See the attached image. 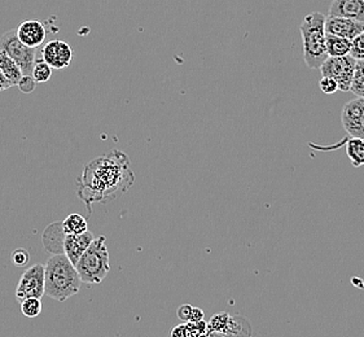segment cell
I'll list each match as a JSON object with an SVG mask.
<instances>
[{
  "instance_id": "6da1fadb",
  "label": "cell",
  "mask_w": 364,
  "mask_h": 337,
  "mask_svg": "<svg viewBox=\"0 0 364 337\" xmlns=\"http://www.w3.org/2000/svg\"><path fill=\"white\" fill-rule=\"evenodd\" d=\"M135 182L129 156L112 151L88 162L78 179V198L87 206L88 214L95 203H108L130 190Z\"/></svg>"
},
{
  "instance_id": "7a4b0ae2",
  "label": "cell",
  "mask_w": 364,
  "mask_h": 337,
  "mask_svg": "<svg viewBox=\"0 0 364 337\" xmlns=\"http://www.w3.org/2000/svg\"><path fill=\"white\" fill-rule=\"evenodd\" d=\"M82 279L65 255H53L46 264V296L64 302L80 291Z\"/></svg>"
},
{
  "instance_id": "3957f363",
  "label": "cell",
  "mask_w": 364,
  "mask_h": 337,
  "mask_svg": "<svg viewBox=\"0 0 364 337\" xmlns=\"http://www.w3.org/2000/svg\"><path fill=\"white\" fill-rule=\"evenodd\" d=\"M326 20L327 17L321 12H313L304 18L299 26L302 36L304 60L310 69H321L324 61L329 58Z\"/></svg>"
},
{
  "instance_id": "277c9868",
  "label": "cell",
  "mask_w": 364,
  "mask_h": 337,
  "mask_svg": "<svg viewBox=\"0 0 364 337\" xmlns=\"http://www.w3.org/2000/svg\"><path fill=\"white\" fill-rule=\"evenodd\" d=\"M105 240L107 239L102 235L96 237L75 264L85 284H99L109 274V252Z\"/></svg>"
},
{
  "instance_id": "5b68a950",
  "label": "cell",
  "mask_w": 364,
  "mask_h": 337,
  "mask_svg": "<svg viewBox=\"0 0 364 337\" xmlns=\"http://www.w3.org/2000/svg\"><path fill=\"white\" fill-rule=\"evenodd\" d=\"M0 51H4L21 68L23 75H30L33 73V68L37 61L36 48L22 43L20 38L17 37L16 29L8 30L0 38Z\"/></svg>"
},
{
  "instance_id": "8992f818",
  "label": "cell",
  "mask_w": 364,
  "mask_h": 337,
  "mask_svg": "<svg viewBox=\"0 0 364 337\" xmlns=\"http://www.w3.org/2000/svg\"><path fill=\"white\" fill-rule=\"evenodd\" d=\"M358 60L354 59L351 55L341 56V58H328L324 64L321 65V72L323 77H331L338 83V90L343 92H348L351 88L354 72L357 66Z\"/></svg>"
},
{
  "instance_id": "52a82bcc",
  "label": "cell",
  "mask_w": 364,
  "mask_h": 337,
  "mask_svg": "<svg viewBox=\"0 0 364 337\" xmlns=\"http://www.w3.org/2000/svg\"><path fill=\"white\" fill-rule=\"evenodd\" d=\"M16 300L42 299L46 294V264H37L25 270L16 288Z\"/></svg>"
},
{
  "instance_id": "ba28073f",
  "label": "cell",
  "mask_w": 364,
  "mask_h": 337,
  "mask_svg": "<svg viewBox=\"0 0 364 337\" xmlns=\"http://www.w3.org/2000/svg\"><path fill=\"white\" fill-rule=\"evenodd\" d=\"M341 122L351 138L364 139V97H357L343 105Z\"/></svg>"
},
{
  "instance_id": "9c48e42d",
  "label": "cell",
  "mask_w": 364,
  "mask_h": 337,
  "mask_svg": "<svg viewBox=\"0 0 364 337\" xmlns=\"http://www.w3.org/2000/svg\"><path fill=\"white\" fill-rule=\"evenodd\" d=\"M41 58L46 63H48L53 69H64L73 61V48L64 41L53 39L44 44Z\"/></svg>"
},
{
  "instance_id": "30bf717a",
  "label": "cell",
  "mask_w": 364,
  "mask_h": 337,
  "mask_svg": "<svg viewBox=\"0 0 364 337\" xmlns=\"http://www.w3.org/2000/svg\"><path fill=\"white\" fill-rule=\"evenodd\" d=\"M326 33L329 36H335V37L345 38V39L353 41L358 36L364 33V22L350 20V18H343V17L327 16Z\"/></svg>"
},
{
  "instance_id": "8fae6325",
  "label": "cell",
  "mask_w": 364,
  "mask_h": 337,
  "mask_svg": "<svg viewBox=\"0 0 364 337\" xmlns=\"http://www.w3.org/2000/svg\"><path fill=\"white\" fill-rule=\"evenodd\" d=\"M16 31L22 43L31 48H38L39 46H42L47 37L46 28L39 20H25L18 25Z\"/></svg>"
},
{
  "instance_id": "7c38bea8",
  "label": "cell",
  "mask_w": 364,
  "mask_h": 337,
  "mask_svg": "<svg viewBox=\"0 0 364 337\" xmlns=\"http://www.w3.org/2000/svg\"><path fill=\"white\" fill-rule=\"evenodd\" d=\"M94 240L95 237L90 231H86L83 234L66 235L65 242H64V255L75 266L78 264L80 257L85 255V252L90 248V245Z\"/></svg>"
},
{
  "instance_id": "4fadbf2b",
  "label": "cell",
  "mask_w": 364,
  "mask_h": 337,
  "mask_svg": "<svg viewBox=\"0 0 364 337\" xmlns=\"http://www.w3.org/2000/svg\"><path fill=\"white\" fill-rule=\"evenodd\" d=\"M328 16L364 22V0H333Z\"/></svg>"
},
{
  "instance_id": "5bb4252c",
  "label": "cell",
  "mask_w": 364,
  "mask_h": 337,
  "mask_svg": "<svg viewBox=\"0 0 364 337\" xmlns=\"http://www.w3.org/2000/svg\"><path fill=\"white\" fill-rule=\"evenodd\" d=\"M65 236L63 222L52 223L44 231L43 239H42L44 248L53 255H64Z\"/></svg>"
},
{
  "instance_id": "9a60e30c",
  "label": "cell",
  "mask_w": 364,
  "mask_h": 337,
  "mask_svg": "<svg viewBox=\"0 0 364 337\" xmlns=\"http://www.w3.org/2000/svg\"><path fill=\"white\" fill-rule=\"evenodd\" d=\"M0 69L12 87L18 86V83L21 82L23 77L21 68L4 51H0Z\"/></svg>"
},
{
  "instance_id": "2e32d148",
  "label": "cell",
  "mask_w": 364,
  "mask_h": 337,
  "mask_svg": "<svg viewBox=\"0 0 364 337\" xmlns=\"http://www.w3.org/2000/svg\"><path fill=\"white\" fill-rule=\"evenodd\" d=\"M351 47H353V41L327 34L328 55L331 58L348 56L351 52Z\"/></svg>"
},
{
  "instance_id": "e0dca14e",
  "label": "cell",
  "mask_w": 364,
  "mask_h": 337,
  "mask_svg": "<svg viewBox=\"0 0 364 337\" xmlns=\"http://www.w3.org/2000/svg\"><path fill=\"white\" fill-rule=\"evenodd\" d=\"M346 156L354 168H360L364 165V139L350 138L346 143Z\"/></svg>"
},
{
  "instance_id": "ac0fdd59",
  "label": "cell",
  "mask_w": 364,
  "mask_h": 337,
  "mask_svg": "<svg viewBox=\"0 0 364 337\" xmlns=\"http://www.w3.org/2000/svg\"><path fill=\"white\" fill-rule=\"evenodd\" d=\"M63 228L66 235L83 234L88 231L87 220L80 214H70L63 220Z\"/></svg>"
},
{
  "instance_id": "d6986e66",
  "label": "cell",
  "mask_w": 364,
  "mask_h": 337,
  "mask_svg": "<svg viewBox=\"0 0 364 337\" xmlns=\"http://www.w3.org/2000/svg\"><path fill=\"white\" fill-rule=\"evenodd\" d=\"M52 69L53 68L41 58V59H37V61H36V65L33 68L31 77L34 78V81L37 82V83H46V82L51 80Z\"/></svg>"
},
{
  "instance_id": "ffe728a7",
  "label": "cell",
  "mask_w": 364,
  "mask_h": 337,
  "mask_svg": "<svg viewBox=\"0 0 364 337\" xmlns=\"http://www.w3.org/2000/svg\"><path fill=\"white\" fill-rule=\"evenodd\" d=\"M350 91L357 97H364V60H358Z\"/></svg>"
},
{
  "instance_id": "44dd1931",
  "label": "cell",
  "mask_w": 364,
  "mask_h": 337,
  "mask_svg": "<svg viewBox=\"0 0 364 337\" xmlns=\"http://www.w3.org/2000/svg\"><path fill=\"white\" fill-rule=\"evenodd\" d=\"M231 319H232V316H230L228 313H218V314L211 316L209 327L214 333L223 336V333L226 332L228 326H230Z\"/></svg>"
},
{
  "instance_id": "7402d4cb",
  "label": "cell",
  "mask_w": 364,
  "mask_h": 337,
  "mask_svg": "<svg viewBox=\"0 0 364 337\" xmlns=\"http://www.w3.org/2000/svg\"><path fill=\"white\" fill-rule=\"evenodd\" d=\"M42 301L41 299H36V297H31V299H26L21 302V313L28 318H36L42 313Z\"/></svg>"
},
{
  "instance_id": "603a6c76",
  "label": "cell",
  "mask_w": 364,
  "mask_h": 337,
  "mask_svg": "<svg viewBox=\"0 0 364 337\" xmlns=\"http://www.w3.org/2000/svg\"><path fill=\"white\" fill-rule=\"evenodd\" d=\"M350 55L355 60H364V33L353 39V47Z\"/></svg>"
},
{
  "instance_id": "cb8c5ba5",
  "label": "cell",
  "mask_w": 364,
  "mask_h": 337,
  "mask_svg": "<svg viewBox=\"0 0 364 337\" xmlns=\"http://www.w3.org/2000/svg\"><path fill=\"white\" fill-rule=\"evenodd\" d=\"M29 252L26 250H23V248H18V250H16L15 252L12 253V262H14L15 266L22 267V266L29 264Z\"/></svg>"
},
{
  "instance_id": "d4e9b609",
  "label": "cell",
  "mask_w": 364,
  "mask_h": 337,
  "mask_svg": "<svg viewBox=\"0 0 364 337\" xmlns=\"http://www.w3.org/2000/svg\"><path fill=\"white\" fill-rule=\"evenodd\" d=\"M319 86H321L323 94H327V95H332V94H335L336 91H338V83L331 77H323Z\"/></svg>"
},
{
  "instance_id": "484cf974",
  "label": "cell",
  "mask_w": 364,
  "mask_h": 337,
  "mask_svg": "<svg viewBox=\"0 0 364 337\" xmlns=\"http://www.w3.org/2000/svg\"><path fill=\"white\" fill-rule=\"evenodd\" d=\"M37 82L34 81L33 77L23 75L21 82L18 83V88L21 90L22 92H25V94H31V92L36 90V87H37Z\"/></svg>"
},
{
  "instance_id": "4316f807",
  "label": "cell",
  "mask_w": 364,
  "mask_h": 337,
  "mask_svg": "<svg viewBox=\"0 0 364 337\" xmlns=\"http://www.w3.org/2000/svg\"><path fill=\"white\" fill-rule=\"evenodd\" d=\"M192 313H193V306H191L188 304H184L181 308L178 309V318H179L182 322H191Z\"/></svg>"
},
{
  "instance_id": "83f0119b",
  "label": "cell",
  "mask_w": 364,
  "mask_h": 337,
  "mask_svg": "<svg viewBox=\"0 0 364 337\" xmlns=\"http://www.w3.org/2000/svg\"><path fill=\"white\" fill-rule=\"evenodd\" d=\"M170 337H187L186 335V326H184V323L183 324H179V326H176L174 330L171 331V335Z\"/></svg>"
},
{
  "instance_id": "f1b7e54d",
  "label": "cell",
  "mask_w": 364,
  "mask_h": 337,
  "mask_svg": "<svg viewBox=\"0 0 364 337\" xmlns=\"http://www.w3.org/2000/svg\"><path fill=\"white\" fill-rule=\"evenodd\" d=\"M200 321H204V311L201 309L193 308L191 322H200Z\"/></svg>"
},
{
  "instance_id": "f546056e",
  "label": "cell",
  "mask_w": 364,
  "mask_h": 337,
  "mask_svg": "<svg viewBox=\"0 0 364 337\" xmlns=\"http://www.w3.org/2000/svg\"><path fill=\"white\" fill-rule=\"evenodd\" d=\"M11 87H12V86H11V83L8 82L7 78H6V75L3 74L1 69H0V92H1V91H6V90Z\"/></svg>"
}]
</instances>
